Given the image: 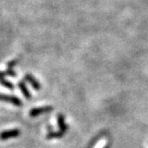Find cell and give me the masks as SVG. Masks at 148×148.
Returning a JSON list of instances; mask_svg holds the SVG:
<instances>
[{
  "label": "cell",
  "mask_w": 148,
  "mask_h": 148,
  "mask_svg": "<svg viewBox=\"0 0 148 148\" xmlns=\"http://www.w3.org/2000/svg\"><path fill=\"white\" fill-rule=\"evenodd\" d=\"M21 134V131L19 129H13L10 130H5L0 133V140L5 141L14 137H18Z\"/></svg>",
  "instance_id": "obj_1"
},
{
  "label": "cell",
  "mask_w": 148,
  "mask_h": 148,
  "mask_svg": "<svg viewBox=\"0 0 148 148\" xmlns=\"http://www.w3.org/2000/svg\"><path fill=\"white\" fill-rule=\"evenodd\" d=\"M54 110L52 106H42V107H35L33 109H31L29 111V115L30 117H37V116H39L42 113H47L50 112Z\"/></svg>",
  "instance_id": "obj_2"
},
{
  "label": "cell",
  "mask_w": 148,
  "mask_h": 148,
  "mask_svg": "<svg viewBox=\"0 0 148 148\" xmlns=\"http://www.w3.org/2000/svg\"><path fill=\"white\" fill-rule=\"evenodd\" d=\"M0 101L13 103V104L16 105V106H21V105L23 104L22 101H21L17 97L8 96V95H1V94H0Z\"/></svg>",
  "instance_id": "obj_3"
},
{
  "label": "cell",
  "mask_w": 148,
  "mask_h": 148,
  "mask_svg": "<svg viewBox=\"0 0 148 148\" xmlns=\"http://www.w3.org/2000/svg\"><path fill=\"white\" fill-rule=\"evenodd\" d=\"M57 124H58L60 131L65 134L68 130V125L66 124L64 117H63V115L62 113L58 114L57 116Z\"/></svg>",
  "instance_id": "obj_4"
},
{
  "label": "cell",
  "mask_w": 148,
  "mask_h": 148,
  "mask_svg": "<svg viewBox=\"0 0 148 148\" xmlns=\"http://www.w3.org/2000/svg\"><path fill=\"white\" fill-rule=\"evenodd\" d=\"M24 79L27 80L28 82L30 83V85L32 86V88L36 90H39L41 88V86H40V84L39 82L32 76V75H30V74H26V75L24 76Z\"/></svg>",
  "instance_id": "obj_5"
},
{
  "label": "cell",
  "mask_w": 148,
  "mask_h": 148,
  "mask_svg": "<svg viewBox=\"0 0 148 148\" xmlns=\"http://www.w3.org/2000/svg\"><path fill=\"white\" fill-rule=\"evenodd\" d=\"M17 62H18V61L14 60V61H11V62H9L7 63V70H6V71H5V74H6V75L13 76V77L16 76V72L13 70V68L15 66V64H16Z\"/></svg>",
  "instance_id": "obj_6"
},
{
  "label": "cell",
  "mask_w": 148,
  "mask_h": 148,
  "mask_svg": "<svg viewBox=\"0 0 148 148\" xmlns=\"http://www.w3.org/2000/svg\"><path fill=\"white\" fill-rule=\"evenodd\" d=\"M63 135H64V133L61 132L60 130L59 131H52L49 130L48 133L47 134V139H55V138H62V137L63 136Z\"/></svg>",
  "instance_id": "obj_7"
},
{
  "label": "cell",
  "mask_w": 148,
  "mask_h": 148,
  "mask_svg": "<svg viewBox=\"0 0 148 148\" xmlns=\"http://www.w3.org/2000/svg\"><path fill=\"white\" fill-rule=\"evenodd\" d=\"M5 73L3 72V71H0V83L2 84V85L9 89H14V85L12 83H10L9 81H7L5 79Z\"/></svg>",
  "instance_id": "obj_8"
},
{
  "label": "cell",
  "mask_w": 148,
  "mask_h": 148,
  "mask_svg": "<svg viewBox=\"0 0 148 148\" xmlns=\"http://www.w3.org/2000/svg\"><path fill=\"white\" fill-rule=\"evenodd\" d=\"M18 86H19V88L21 89V91L23 92V96L26 97V98H30L31 97V95H30V92L29 91V89L27 88V87H26V85H25V83L24 82H23V81H20L19 83H18Z\"/></svg>",
  "instance_id": "obj_9"
},
{
  "label": "cell",
  "mask_w": 148,
  "mask_h": 148,
  "mask_svg": "<svg viewBox=\"0 0 148 148\" xmlns=\"http://www.w3.org/2000/svg\"><path fill=\"white\" fill-rule=\"evenodd\" d=\"M103 148H110V145H106L104 147H103Z\"/></svg>",
  "instance_id": "obj_10"
}]
</instances>
